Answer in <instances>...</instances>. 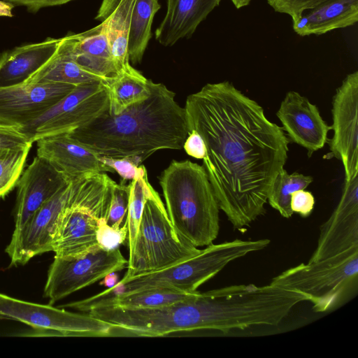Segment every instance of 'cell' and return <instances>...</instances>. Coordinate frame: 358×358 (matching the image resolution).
<instances>
[{"instance_id": "6da1fadb", "label": "cell", "mask_w": 358, "mask_h": 358, "mask_svg": "<svg viewBox=\"0 0 358 358\" xmlns=\"http://www.w3.org/2000/svg\"><path fill=\"white\" fill-rule=\"evenodd\" d=\"M189 131L206 145L203 166L222 210L241 230L266 213L271 185L284 169L289 139L263 108L232 83H208L187 97Z\"/></svg>"}, {"instance_id": "7a4b0ae2", "label": "cell", "mask_w": 358, "mask_h": 358, "mask_svg": "<svg viewBox=\"0 0 358 358\" xmlns=\"http://www.w3.org/2000/svg\"><path fill=\"white\" fill-rule=\"evenodd\" d=\"M150 95L118 115L108 110L69 135L96 155L133 157L141 164L159 150H180L189 131L176 94L151 81Z\"/></svg>"}, {"instance_id": "3957f363", "label": "cell", "mask_w": 358, "mask_h": 358, "mask_svg": "<svg viewBox=\"0 0 358 358\" xmlns=\"http://www.w3.org/2000/svg\"><path fill=\"white\" fill-rule=\"evenodd\" d=\"M169 217L196 247L207 246L220 231V207L203 166L173 160L159 178Z\"/></svg>"}, {"instance_id": "277c9868", "label": "cell", "mask_w": 358, "mask_h": 358, "mask_svg": "<svg viewBox=\"0 0 358 358\" xmlns=\"http://www.w3.org/2000/svg\"><path fill=\"white\" fill-rule=\"evenodd\" d=\"M115 183L106 173H89L71 181L67 203L52 236L55 257H80L99 248L96 231L99 222L107 217Z\"/></svg>"}, {"instance_id": "5b68a950", "label": "cell", "mask_w": 358, "mask_h": 358, "mask_svg": "<svg viewBox=\"0 0 358 358\" xmlns=\"http://www.w3.org/2000/svg\"><path fill=\"white\" fill-rule=\"evenodd\" d=\"M270 243L268 238H236L217 244L211 243L200 250L197 255L162 269L122 278L114 287L99 294L108 296L155 287L195 292L231 262L264 250Z\"/></svg>"}, {"instance_id": "8992f818", "label": "cell", "mask_w": 358, "mask_h": 358, "mask_svg": "<svg viewBox=\"0 0 358 358\" xmlns=\"http://www.w3.org/2000/svg\"><path fill=\"white\" fill-rule=\"evenodd\" d=\"M199 252L176 231L155 190L145 203L123 278L162 269Z\"/></svg>"}, {"instance_id": "52a82bcc", "label": "cell", "mask_w": 358, "mask_h": 358, "mask_svg": "<svg viewBox=\"0 0 358 358\" xmlns=\"http://www.w3.org/2000/svg\"><path fill=\"white\" fill-rule=\"evenodd\" d=\"M358 277V248L338 255L291 267L274 277L271 284L306 294L313 310L327 312L347 296Z\"/></svg>"}, {"instance_id": "ba28073f", "label": "cell", "mask_w": 358, "mask_h": 358, "mask_svg": "<svg viewBox=\"0 0 358 358\" xmlns=\"http://www.w3.org/2000/svg\"><path fill=\"white\" fill-rule=\"evenodd\" d=\"M108 110L106 83H84L76 85L64 97L19 130L34 143L44 137L71 134Z\"/></svg>"}, {"instance_id": "9c48e42d", "label": "cell", "mask_w": 358, "mask_h": 358, "mask_svg": "<svg viewBox=\"0 0 358 358\" xmlns=\"http://www.w3.org/2000/svg\"><path fill=\"white\" fill-rule=\"evenodd\" d=\"M0 317L33 327L37 335L113 336L115 327L90 314L76 313L52 305L17 299L0 293Z\"/></svg>"}, {"instance_id": "30bf717a", "label": "cell", "mask_w": 358, "mask_h": 358, "mask_svg": "<svg viewBox=\"0 0 358 358\" xmlns=\"http://www.w3.org/2000/svg\"><path fill=\"white\" fill-rule=\"evenodd\" d=\"M127 264L119 248L108 250L99 247L73 258L55 257L48 271L43 296L53 305L108 274L123 270Z\"/></svg>"}, {"instance_id": "8fae6325", "label": "cell", "mask_w": 358, "mask_h": 358, "mask_svg": "<svg viewBox=\"0 0 358 358\" xmlns=\"http://www.w3.org/2000/svg\"><path fill=\"white\" fill-rule=\"evenodd\" d=\"M331 157L341 160L345 180L358 175V71L347 75L332 100Z\"/></svg>"}, {"instance_id": "7c38bea8", "label": "cell", "mask_w": 358, "mask_h": 358, "mask_svg": "<svg viewBox=\"0 0 358 358\" xmlns=\"http://www.w3.org/2000/svg\"><path fill=\"white\" fill-rule=\"evenodd\" d=\"M71 182L46 201L16 234H13L5 249L9 266L26 264L31 259L52 252V236L62 210L67 203Z\"/></svg>"}, {"instance_id": "4fadbf2b", "label": "cell", "mask_w": 358, "mask_h": 358, "mask_svg": "<svg viewBox=\"0 0 358 358\" xmlns=\"http://www.w3.org/2000/svg\"><path fill=\"white\" fill-rule=\"evenodd\" d=\"M75 87L60 83H28L0 87V124L20 129L45 112Z\"/></svg>"}, {"instance_id": "5bb4252c", "label": "cell", "mask_w": 358, "mask_h": 358, "mask_svg": "<svg viewBox=\"0 0 358 358\" xmlns=\"http://www.w3.org/2000/svg\"><path fill=\"white\" fill-rule=\"evenodd\" d=\"M358 248V175L345 180L341 199L320 227L316 248L308 262Z\"/></svg>"}, {"instance_id": "9a60e30c", "label": "cell", "mask_w": 358, "mask_h": 358, "mask_svg": "<svg viewBox=\"0 0 358 358\" xmlns=\"http://www.w3.org/2000/svg\"><path fill=\"white\" fill-rule=\"evenodd\" d=\"M71 182L50 162L36 156L16 185L13 234L17 233L46 201Z\"/></svg>"}, {"instance_id": "2e32d148", "label": "cell", "mask_w": 358, "mask_h": 358, "mask_svg": "<svg viewBox=\"0 0 358 358\" xmlns=\"http://www.w3.org/2000/svg\"><path fill=\"white\" fill-rule=\"evenodd\" d=\"M276 115L289 141L306 149L308 157L328 141L331 127L322 119L317 107L299 92L286 94Z\"/></svg>"}, {"instance_id": "e0dca14e", "label": "cell", "mask_w": 358, "mask_h": 358, "mask_svg": "<svg viewBox=\"0 0 358 358\" xmlns=\"http://www.w3.org/2000/svg\"><path fill=\"white\" fill-rule=\"evenodd\" d=\"M37 155L62 172L70 181L89 173H114L99 155L68 134L37 140Z\"/></svg>"}, {"instance_id": "ac0fdd59", "label": "cell", "mask_w": 358, "mask_h": 358, "mask_svg": "<svg viewBox=\"0 0 358 358\" xmlns=\"http://www.w3.org/2000/svg\"><path fill=\"white\" fill-rule=\"evenodd\" d=\"M60 40L48 38L4 52L0 56V87L26 83L56 56Z\"/></svg>"}, {"instance_id": "d6986e66", "label": "cell", "mask_w": 358, "mask_h": 358, "mask_svg": "<svg viewBox=\"0 0 358 358\" xmlns=\"http://www.w3.org/2000/svg\"><path fill=\"white\" fill-rule=\"evenodd\" d=\"M221 1L166 0V13L155 32V39L164 46H172L181 38H190Z\"/></svg>"}, {"instance_id": "ffe728a7", "label": "cell", "mask_w": 358, "mask_h": 358, "mask_svg": "<svg viewBox=\"0 0 358 358\" xmlns=\"http://www.w3.org/2000/svg\"><path fill=\"white\" fill-rule=\"evenodd\" d=\"M357 20L358 0H328L292 19L294 31L301 36L322 35Z\"/></svg>"}, {"instance_id": "44dd1931", "label": "cell", "mask_w": 358, "mask_h": 358, "mask_svg": "<svg viewBox=\"0 0 358 358\" xmlns=\"http://www.w3.org/2000/svg\"><path fill=\"white\" fill-rule=\"evenodd\" d=\"M136 0H103L95 20L104 22L112 59L119 73L129 64L128 37Z\"/></svg>"}, {"instance_id": "7402d4cb", "label": "cell", "mask_w": 358, "mask_h": 358, "mask_svg": "<svg viewBox=\"0 0 358 358\" xmlns=\"http://www.w3.org/2000/svg\"><path fill=\"white\" fill-rule=\"evenodd\" d=\"M151 81L128 64L115 78L106 83L108 113L118 115L128 107L146 99L151 93Z\"/></svg>"}, {"instance_id": "603a6c76", "label": "cell", "mask_w": 358, "mask_h": 358, "mask_svg": "<svg viewBox=\"0 0 358 358\" xmlns=\"http://www.w3.org/2000/svg\"><path fill=\"white\" fill-rule=\"evenodd\" d=\"M161 6L158 0H136L132 11L129 37V62L137 64L142 61L152 36L151 27L156 13Z\"/></svg>"}, {"instance_id": "cb8c5ba5", "label": "cell", "mask_w": 358, "mask_h": 358, "mask_svg": "<svg viewBox=\"0 0 358 358\" xmlns=\"http://www.w3.org/2000/svg\"><path fill=\"white\" fill-rule=\"evenodd\" d=\"M96 81L107 83L79 66L69 57L59 53L26 83H60L78 85Z\"/></svg>"}, {"instance_id": "d4e9b609", "label": "cell", "mask_w": 358, "mask_h": 358, "mask_svg": "<svg viewBox=\"0 0 358 358\" xmlns=\"http://www.w3.org/2000/svg\"><path fill=\"white\" fill-rule=\"evenodd\" d=\"M313 180L310 176L297 172L289 174L285 169L275 176L269 190L267 201L285 218H290L293 212L290 207L291 195L293 192L305 189Z\"/></svg>"}, {"instance_id": "484cf974", "label": "cell", "mask_w": 358, "mask_h": 358, "mask_svg": "<svg viewBox=\"0 0 358 358\" xmlns=\"http://www.w3.org/2000/svg\"><path fill=\"white\" fill-rule=\"evenodd\" d=\"M129 199L126 220L128 228L129 251H131L138 230L145 203L155 191L150 184L148 175L129 182Z\"/></svg>"}, {"instance_id": "4316f807", "label": "cell", "mask_w": 358, "mask_h": 358, "mask_svg": "<svg viewBox=\"0 0 358 358\" xmlns=\"http://www.w3.org/2000/svg\"><path fill=\"white\" fill-rule=\"evenodd\" d=\"M63 38L76 50L113 60L104 22L84 32L68 34Z\"/></svg>"}, {"instance_id": "83f0119b", "label": "cell", "mask_w": 358, "mask_h": 358, "mask_svg": "<svg viewBox=\"0 0 358 358\" xmlns=\"http://www.w3.org/2000/svg\"><path fill=\"white\" fill-rule=\"evenodd\" d=\"M30 148L0 149V197H4L17 185Z\"/></svg>"}, {"instance_id": "f1b7e54d", "label": "cell", "mask_w": 358, "mask_h": 358, "mask_svg": "<svg viewBox=\"0 0 358 358\" xmlns=\"http://www.w3.org/2000/svg\"><path fill=\"white\" fill-rule=\"evenodd\" d=\"M58 52L69 57L84 70L103 78L107 83L119 73L112 59L95 57L76 50L69 45L64 38H61Z\"/></svg>"}, {"instance_id": "f546056e", "label": "cell", "mask_w": 358, "mask_h": 358, "mask_svg": "<svg viewBox=\"0 0 358 358\" xmlns=\"http://www.w3.org/2000/svg\"><path fill=\"white\" fill-rule=\"evenodd\" d=\"M129 190V183L127 185L125 181L122 180L120 184L116 182L114 185L106 217L108 225L117 228L122 226L128 209Z\"/></svg>"}, {"instance_id": "4dcf8cb0", "label": "cell", "mask_w": 358, "mask_h": 358, "mask_svg": "<svg viewBox=\"0 0 358 358\" xmlns=\"http://www.w3.org/2000/svg\"><path fill=\"white\" fill-rule=\"evenodd\" d=\"M128 238L127 222L119 228L110 226L106 219H101L96 231V239L99 247L105 250H113L124 244Z\"/></svg>"}, {"instance_id": "1f68e13d", "label": "cell", "mask_w": 358, "mask_h": 358, "mask_svg": "<svg viewBox=\"0 0 358 358\" xmlns=\"http://www.w3.org/2000/svg\"><path fill=\"white\" fill-rule=\"evenodd\" d=\"M99 159L114 172H117L123 181L136 180L148 175L145 167L143 165H140L135 158H113L99 156Z\"/></svg>"}, {"instance_id": "d6a6232c", "label": "cell", "mask_w": 358, "mask_h": 358, "mask_svg": "<svg viewBox=\"0 0 358 358\" xmlns=\"http://www.w3.org/2000/svg\"><path fill=\"white\" fill-rule=\"evenodd\" d=\"M274 11L295 18L303 11L311 9L328 0H266Z\"/></svg>"}, {"instance_id": "836d02e7", "label": "cell", "mask_w": 358, "mask_h": 358, "mask_svg": "<svg viewBox=\"0 0 358 358\" xmlns=\"http://www.w3.org/2000/svg\"><path fill=\"white\" fill-rule=\"evenodd\" d=\"M32 143L18 129L0 124V149L31 147Z\"/></svg>"}, {"instance_id": "e575fe53", "label": "cell", "mask_w": 358, "mask_h": 358, "mask_svg": "<svg viewBox=\"0 0 358 358\" xmlns=\"http://www.w3.org/2000/svg\"><path fill=\"white\" fill-rule=\"evenodd\" d=\"M315 202L314 196L310 192L297 190L291 195V210L293 213H297L302 217H308L314 209Z\"/></svg>"}, {"instance_id": "d590c367", "label": "cell", "mask_w": 358, "mask_h": 358, "mask_svg": "<svg viewBox=\"0 0 358 358\" xmlns=\"http://www.w3.org/2000/svg\"><path fill=\"white\" fill-rule=\"evenodd\" d=\"M186 153L196 159H203L206 155V145L201 135L196 130H190L183 148Z\"/></svg>"}, {"instance_id": "8d00e7d4", "label": "cell", "mask_w": 358, "mask_h": 358, "mask_svg": "<svg viewBox=\"0 0 358 358\" xmlns=\"http://www.w3.org/2000/svg\"><path fill=\"white\" fill-rule=\"evenodd\" d=\"M14 5L22 6L30 12H36L38 10L50 6H60L73 0H3Z\"/></svg>"}, {"instance_id": "74e56055", "label": "cell", "mask_w": 358, "mask_h": 358, "mask_svg": "<svg viewBox=\"0 0 358 358\" xmlns=\"http://www.w3.org/2000/svg\"><path fill=\"white\" fill-rule=\"evenodd\" d=\"M14 4L0 0V17H13V9Z\"/></svg>"}, {"instance_id": "f35d334b", "label": "cell", "mask_w": 358, "mask_h": 358, "mask_svg": "<svg viewBox=\"0 0 358 358\" xmlns=\"http://www.w3.org/2000/svg\"><path fill=\"white\" fill-rule=\"evenodd\" d=\"M118 282V276L116 272L111 273L106 275L100 282V285H103L108 288H112Z\"/></svg>"}, {"instance_id": "ab89813d", "label": "cell", "mask_w": 358, "mask_h": 358, "mask_svg": "<svg viewBox=\"0 0 358 358\" xmlns=\"http://www.w3.org/2000/svg\"><path fill=\"white\" fill-rule=\"evenodd\" d=\"M234 6L239 9L241 8L247 6L250 3L251 0H231Z\"/></svg>"}]
</instances>
